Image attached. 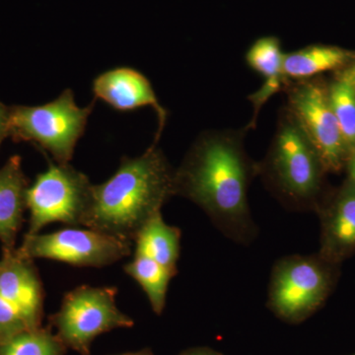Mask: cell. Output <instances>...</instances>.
<instances>
[{
	"label": "cell",
	"mask_w": 355,
	"mask_h": 355,
	"mask_svg": "<svg viewBox=\"0 0 355 355\" xmlns=\"http://www.w3.org/2000/svg\"><path fill=\"white\" fill-rule=\"evenodd\" d=\"M329 100L349 154L355 149V91L343 77L328 89Z\"/></svg>",
	"instance_id": "d6986e66"
},
{
	"label": "cell",
	"mask_w": 355,
	"mask_h": 355,
	"mask_svg": "<svg viewBox=\"0 0 355 355\" xmlns=\"http://www.w3.org/2000/svg\"><path fill=\"white\" fill-rule=\"evenodd\" d=\"M284 57L286 53L275 37L259 39L247 51V64L265 78L263 87L250 98L256 110L254 119L261 105L288 81L284 74Z\"/></svg>",
	"instance_id": "4fadbf2b"
},
{
	"label": "cell",
	"mask_w": 355,
	"mask_h": 355,
	"mask_svg": "<svg viewBox=\"0 0 355 355\" xmlns=\"http://www.w3.org/2000/svg\"><path fill=\"white\" fill-rule=\"evenodd\" d=\"M29 182L19 155L11 156L0 169V242L2 249H15L27 209Z\"/></svg>",
	"instance_id": "7c38bea8"
},
{
	"label": "cell",
	"mask_w": 355,
	"mask_h": 355,
	"mask_svg": "<svg viewBox=\"0 0 355 355\" xmlns=\"http://www.w3.org/2000/svg\"><path fill=\"white\" fill-rule=\"evenodd\" d=\"M9 123H10V108L0 102V146L9 135Z\"/></svg>",
	"instance_id": "44dd1931"
},
{
	"label": "cell",
	"mask_w": 355,
	"mask_h": 355,
	"mask_svg": "<svg viewBox=\"0 0 355 355\" xmlns=\"http://www.w3.org/2000/svg\"><path fill=\"white\" fill-rule=\"evenodd\" d=\"M123 270L146 292L153 312L156 315L162 314L168 287L174 275L157 261L139 253H135L132 261L123 266Z\"/></svg>",
	"instance_id": "e0dca14e"
},
{
	"label": "cell",
	"mask_w": 355,
	"mask_h": 355,
	"mask_svg": "<svg viewBox=\"0 0 355 355\" xmlns=\"http://www.w3.org/2000/svg\"><path fill=\"white\" fill-rule=\"evenodd\" d=\"M116 287L81 286L65 294L49 324L67 349L91 355L97 336L114 329L132 328L135 321L116 304Z\"/></svg>",
	"instance_id": "5b68a950"
},
{
	"label": "cell",
	"mask_w": 355,
	"mask_h": 355,
	"mask_svg": "<svg viewBox=\"0 0 355 355\" xmlns=\"http://www.w3.org/2000/svg\"><path fill=\"white\" fill-rule=\"evenodd\" d=\"M331 277L319 259L286 257L273 266L268 306L277 317L297 323L320 307L330 291Z\"/></svg>",
	"instance_id": "52a82bcc"
},
{
	"label": "cell",
	"mask_w": 355,
	"mask_h": 355,
	"mask_svg": "<svg viewBox=\"0 0 355 355\" xmlns=\"http://www.w3.org/2000/svg\"><path fill=\"white\" fill-rule=\"evenodd\" d=\"M286 107L314 147L324 169L340 170L349 153L331 109L328 90L309 79L298 80L287 90Z\"/></svg>",
	"instance_id": "9c48e42d"
},
{
	"label": "cell",
	"mask_w": 355,
	"mask_h": 355,
	"mask_svg": "<svg viewBox=\"0 0 355 355\" xmlns=\"http://www.w3.org/2000/svg\"><path fill=\"white\" fill-rule=\"evenodd\" d=\"M181 230L166 223L160 211L151 217L137 233L133 241L135 253L146 254L175 277L181 253Z\"/></svg>",
	"instance_id": "5bb4252c"
},
{
	"label": "cell",
	"mask_w": 355,
	"mask_h": 355,
	"mask_svg": "<svg viewBox=\"0 0 355 355\" xmlns=\"http://www.w3.org/2000/svg\"><path fill=\"white\" fill-rule=\"evenodd\" d=\"M324 247L331 256H342L355 247V183L349 184L338 198L324 222Z\"/></svg>",
	"instance_id": "9a60e30c"
},
{
	"label": "cell",
	"mask_w": 355,
	"mask_h": 355,
	"mask_svg": "<svg viewBox=\"0 0 355 355\" xmlns=\"http://www.w3.org/2000/svg\"><path fill=\"white\" fill-rule=\"evenodd\" d=\"M340 76L345 79L355 91V64L350 65L349 69H345Z\"/></svg>",
	"instance_id": "603a6c76"
},
{
	"label": "cell",
	"mask_w": 355,
	"mask_h": 355,
	"mask_svg": "<svg viewBox=\"0 0 355 355\" xmlns=\"http://www.w3.org/2000/svg\"><path fill=\"white\" fill-rule=\"evenodd\" d=\"M349 181L355 183V149L349 156Z\"/></svg>",
	"instance_id": "cb8c5ba5"
},
{
	"label": "cell",
	"mask_w": 355,
	"mask_h": 355,
	"mask_svg": "<svg viewBox=\"0 0 355 355\" xmlns=\"http://www.w3.org/2000/svg\"><path fill=\"white\" fill-rule=\"evenodd\" d=\"M96 99H101L119 112H132L142 107H153L158 116L157 144L167 120V112L161 106L150 81L137 69L123 67L107 70L93 81Z\"/></svg>",
	"instance_id": "8fae6325"
},
{
	"label": "cell",
	"mask_w": 355,
	"mask_h": 355,
	"mask_svg": "<svg viewBox=\"0 0 355 355\" xmlns=\"http://www.w3.org/2000/svg\"><path fill=\"white\" fill-rule=\"evenodd\" d=\"M27 330L31 328L22 315L0 295V342Z\"/></svg>",
	"instance_id": "ffe728a7"
},
{
	"label": "cell",
	"mask_w": 355,
	"mask_h": 355,
	"mask_svg": "<svg viewBox=\"0 0 355 355\" xmlns=\"http://www.w3.org/2000/svg\"><path fill=\"white\" fill-rule=\"evenodd\" d=\"M323 170L316 150L286 107L257 174L284 205L302 209L316 197Z\"/></svg>",
	"instance_id": "3957f363"
},
{
	"label": "cell",
	"mask_w": 355,
	"mask_h": 355,
	"mask_svg": "<svg viewBox=\"0 0 355 355\" xmlns=\"http://www.w3.org/2000/svg\"><path fill=\"white\" fill-rule=\"evenodd\" d=\"M2 251L0 295L16 308L30 328H39L43 322L44 293L34 260L23 257L16 248Z\"/></svg>",
	"instance_id": "30bf717a"
},
{
	"label": "cell",
	"mask_w": 355,
	"mask_h": 355,
	"mask_svg": "<svg viewBox=\"0 0 355 355\" xmlns=\"http://www.w3.org/2000/svg\"><path fill=\"white\" fill-rule=\"evenodd\" d=\"M156 144L139 157H123L108 181L93 184L83 226L133 242L142 226L176 196L175 169Z\"/></svg>",
	"instance_id": "7a4b0ae2"
},
{
	"label": "cell",
	"mask_w": 355,
	"mask_h": 355,
	"mask_svg": "<svg viewBox=\"0 0 355 355\" xmlns=\"http://www.w3.org/2000/svg\"><path fill=\"white\" fill-rule=\"evenodd\" d=\"M120 355H153V352L150 349H144L137 350V352H127V354Z\"/></svg>",
	"instance_id": "d4e9b609"
},
{
	"label": "cell",
	"mask_w": 355,
	"mask_h": 355,
	"mask_svg": "<svg viewBox=\"0 0 355 355\" xmlns=\"http://www.w3.org/2000/svg\"><path fill=\"white\" fill-rule=\"evenodd\" d=\"M93 184L83 172L69 164H50L27 190L29 228L26 234H38L55 222L83 225L90 203Z\"/></svg>",
	"instance_id": "8992f818"
},
{
	"label": "cell",
	"mask_w": 355,
	"mask_h": 355,
	"mask_svg": "<svg viewBox=\"0 0 355 355\" xmlns=\"http://www.w3.org/2000/svg\"><path fill=\"white\" fill-rule=\"evenodd\" d=\"M132 242L94 229L64 228L48 234L24 236L18 253L74 266L104 268L130 256Z\"/></svg>",
	"instance_id": "ba28073f"
},
{
	"label": "cell",
	"mask_w": 355,
	"mask_h": 355,
	"mask_svg": "<svg viewBox=\"0 0 355 355\" xmlns=\"http://www.w3.org/2000/svg\"><path fill=\"white\" fill-rule=\"evenodd\" d=\"M94 104L80 108L72 90L67 89L48 104L12 107L9 135L15 140L34 142L50 153L55 162L69 164Z\"/></svg>",
	"instance_id": "277c9868"
},
{
	"label": "cell",
	"mask_w": 355,
	"mask_h": 355,
	"mask_svg": "<svg viewBox=\"0 0 355 355\" xmlns=\"http://www.w3.org/2000/svg\"><path fill=\"white\" fill-rule=\"evenodd\" d=\"M180 355H224L216 350L209 349V347H193L187 349Z\"/></svg>",
	"instance_id": "7402d4cb"
},
{
	"label": "cell",
	"mask_w": 355,
	"mask_h": 355,
	"mask_svg": "<svg viewBox=\"0 0 355 355\" xmlns=\"http://www.w3.org/2000/svg\"><path fill=\"white\" fill-rule=\"evenodd\" d=\"M67 349L50 324L22 331L0 342V355H65Z\"/></svg>",
	"instance_id": "ac0fdd59"
},
{
	"label": "cell",
	"mask_w": 355,
	"mask_h": 355,
	"mask_svg": "<svg viewBox=\"0 0 355 355\" xmlns=\"http://www.w3.org/2000/svg\"><path fill=\"white\" fill-rule=\"evenodd\" d=\"M354 55L349 51L333 46H306L286 53L284 74L287 80H305L323 72L340 69L349 62Z\"/></svg>",
	"instance_id": "2e32d148"
},
{
	"label": "cell",
	"mask_w": 355,
	"mask_h": 355,
	"mask_svg": "<svg viewBox=\"0 0 355 355\" xmlns=\"http://www.w3.org/2000/svg\"><path fill=\"white\" fill-rule=\"evenodd\" d=\"M245 130H211L193 144L175 170L176 196L202 207L223 234L247 244L256 236L248 202L257 164L244 146Z\"/></svg>",
	"instance_id": "6da1fadb"
}]
</instances>
